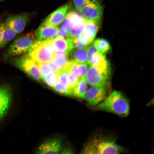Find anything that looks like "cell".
I'll list each match as a JSON object with an SVG mask.
<instances>
[{"mask_svg":"<svg viewBox=\"0 0 154 154\" xmlns=\"http://www.w3.org/2000/svg\"><path fill=\"white\" fill-rule=\"evenodd\" d=\"M124 149L118 145L116 139L110 136L97 135L86 144L82 151L86 154H119Z\"/></svg>","mask_w":154,"mask_h":154,"instance_id":"1","label":"cell"},{"mask_svg":"<svg viewBox=\"0 0 154 154\" xmlns=\"http://www.w3.org/2000/svg\"><path fill=\"white\" fill-rule=\"evenodd\" d=\"M95 109L125 117L127 116L129 113V102L122 93L120 91H114L98 104Z\"/></svg>","mask_w":154,"mask_h":154,"instance_id":"2","label":"cell"},{"mask_svg":"<svg viewBox=\"0 0 154 154\" xmlns=\"http://www.w3.org/2000/svg\"><path fill=\"white\" fill-rule=\"evenodd\" d=\"M53 39L37 40L25 56L31 58L37 63H49L55 57L56 50L53 44Z\"/></svg>","mask_w":154,"mask_h":154,"instance_id":"3","label":"cell"},{"mask_svg":"<svg viewBox=\"0 0 154 154\" xmlns=\"http://www.w3.org/2000/svg\"><path fill=\"white\" fill-rule=\"evenodd\" d=\"M37 40L35 33L33 32L18 36L8 48L6 56L9 57L26 53Z\"/></svg>","mask_w":154,"mask_h":154,"instance_id":"4","label":"cell"},{"mask_svg":"<svg viewBox=\"0 0 154 154\" xmlns=\"http://www.w3.org/2000/svg\"><path fill=\"white\" fill-rule=\"evenodd\" d=\"M17 67L34 80H42V75L37 63L29 57L24 56L16 59L14 62Z\"/></svg>","mask_w":154,"mask_h":154,"instance_id":"5","label":"cell"},{"mask_svg":"<svg viewBox=\"0 0 154 154\" xmlns=\"http://www.w3.org/2000/svg\"><path fill=\"white\" fill-rule=\"evenodd\" d=\"M103 11L102 6L99 0L85 5L79 11L85 20L99 22Z\"/></svg>","mask_w":154,"mask_h":154,"instance_id":"6","label":"cell"},{"mask_svg":"<svg viewBox=\"0 0 154 154\" xmlns=\"http://www.w3.org/2000/svg\"><path fill=\"white\" fill-rule=\"evenodd\" d=\"M110 76L102 72L95 67L90 66L85 79L86 83L92 86H102L108 85Z\"/></svg>","mask_w":154,"mask_h":154,"instance_id":"7","label":"cell"},{"mask_svg":"<svg viewBox=\"0 0 154 154\" xmlns=\"http://www.w3.org/2000/svg\"><path fill=\"white\" fill-rule=\"evenodd\" d=\"M30 18L28 13L11 15L6 18L4 23L17 34L23 31Z\"/></svg>","mask_w":154,"mask_h":154,"instance_id":"8","label":"cell"},{"mask_svg":"<svg viewBox=\"0 0 154 154\" xmlns=\"http://www.w3.org/2000/svg\"><path fill=\"white\" fill-rule=\"evenodd\" d=\"M108 89V85L102 86H92L87 90L85 99L90 105L96 106L106 98Z\"/></svg>","mask_w":154,"mask_h":154,"instance_id":"9","label":"cell"},{"mask_svg":"<svg viewBox=\"0 0 154 154\" xmlns=\"http://www.w3.org/2000/svg\"><path fill=\"white\" fill-rule=\"evenodd\" d=\"M13 95L10 88L0 86V121L7 115L11 106Z\"/></svg>","mask_w":154,"mask_h":154,"instance_id":"10","label":"cell"},{"mask_svg":"<svg viewBox=\"0 0 154 154\" xmlns=\"http://www.w3.org/2000/svg\"><path fill=\"white\" fill-rule=\"evenodd\" d=\"M63 147L60 140L51 138L44 141L38 147L36 151L37 154L60 153Z\"/></svg>","mask_w":154,"mask_h":154,"instance_id":"11","label":"cell"},{"mask_svg":"<svg viewBox=\"0 0 154 154\" xmlns=\"http://www.w3.org/2000/svg\"><path fill=\"white\" fill-rule=\"evenodd\" d=\"M58 29L57 26L43 22L35 33V35L37 40L52 39L56 37Z\"/></svg>","mask_w":154,"mask_h":154,"instance_id":"12","label":"cell"},{"mask_svg":"<svg viewBox=\"0 0 154 154\" xmlns=\"http://www.w3.org/2000/svg\"><path fill=\"white\" fill-rule=\"evenodd\" d=\"M69 8L70 6L68 4L60 7L49 15L43 23L57 26L66 17Z\"/></svg>","mask_w":154,"mask_h":154,"instance_id":"13","label":"cell"},{"mask_svg":"<svg viewBox=\"0 0 154 154\" xmlns=\"http://www.w3.org/2000/svg\"><path fill=\"white\" fill-rule=\"evenodd\" d=\"M85 21V19L81 14L71 11L68 13L60 23V27L69 31L75 26Z\"/></svg>","mask_w":154,"mask_h":154,"instance_id":"14","label":"cell"},{"mask_svg":"<svg viewBox=\"0 0 154 154\" xmlns=\"http://www.w3.org/2000/svg\"><path fill=\"white\" fill-rule=\"evenodd\" d=\"M90 66H94L102 72L110 75V64L105 54L97 51L93 55Z\"/></svg>","mask_w":154,"mask_h":154,"instance_id":"15","label":"cell"},{"mask_svg":"<svg viewBox=\"0 0 154 154\" xmlns=\"http://www.w3.org/2000/svg\"><path fill=\"white\" fill-rule=\"evenodd\" d=\"M99 21L85 20L84 26L82 36L89 45L94 39L99 31Z\"/></svg>","mask_w":154,"mask_h":154,"instance_id":"16","label":"cell"},{"mask_svg":"<svg viewBox=\"0 0 154 154\" xmlns=\"http://www.w3.org/2000/svg\"><path fill=\"white\" fill-rule=\"evenodd\" d=\"M53 42L56 50L70 52L74 48L73 40L70 38L56 37L53 39Z\"/></svg>","mask_w":154,"mask_h":154,"instance_id":"17","label":"cell"},{"mask_svg":"<svg viewBox=\"0 0 154 154\" xmlns=\"http://www.w3.org/2000/svg\"><path fill=\"white\" fill-rule=\"evenodd\" d=\"M87 47L73 49L69 53V55L71 57V60L79 63H86Z\"/></svg>","mask_w":154,"mask_h":154,"instance_id":"18","label":"cell"},{"mask_svg":"<svg viewBox=\"0 0 154 154\" xmlns=\"http://www.w3.org/2000/svg\"><path fill=\"white\" fill-rule=\"evenodd\" d=\"M87 90V83L85 77H81L78 84L73 88L72 95L82 99H85Z\"/></svg>","mask_w":154,"mask_h":154,"instance_id":"19","label":"cell"},{"mask_svg":"<svg viewBox=\"0 0 154 154\" xmlns=\"http://www.w3.org/2000/svg\"><path fill=\"white\" fill-rule=\"evenodd\" d=\"M16 34L13 30L4 22L1 48L4 47L7 44L13 40L16 37Z\"/></svg>","mask_w":154,"mask_h":154,"instance_id":"20","label":"cell"},{"mask_svg":"<svg viewBox=\"0 0 154 154\" xmlns=\"http://www.w3.org/2000/svg\"><path fill=\"white\" fill-rule=\"evenodd\" d=\"M70 60L69 54L60 57H54L48 64L52 71L57 72L64 67Z\"/></svg>","mask_w":154,"mask_h":154,"instance_id":"21","label":"cell"},{"mask_svg":"<svg viewBox=\"0 0 154 154\" xmlns=\"http://www.w3.org/2000/svg\"><path fill=\"white\" fill-rule=\"evenodd\" d=\"M93 44L98 51L103 54L108 52L111 49L109 43L104 38L97 39L94 41Z\"/></svg>","mask_w":154,"mask_h":154,"instance_id":"22","label":"cell"},{"mask_svg":"<svg viewBox=\"0 0 154 154\" xmlns=\"http://www.w3.org/2000/svg\"><path fill=\"white\" fill-rule=\"evenodd\" d=\"M56 72L58 82L69 88L68 72L65 66L60 69Z\"/></svg>","mask_w":154,"mask_h":154,"instance_id":"23","label":"cell"},{"mask_svg":"<svg viewBox=\"0 0 154 154\" xmlns=\"http://www.w3.org/2000/svg\"><path fill=\"white\" fill-rule=\"evenodd\" d=\"M42 80L47 85L52 88L58 81L56 72L51 71L42 77Z\"/></svg>","mask_w":154,"mask_h":154,"instance_id":"24","label":"cell"},{"mask_svg":"<svg viewBox=\"0 0 154 154\" xmlns=\"http://www.w3.org/2000/svg\"><path fill=\"white\" fill-rule=\"evenodd\" d=\"M85 22L75 26L69 31L70 38L72 39L77 38L82 35L84 28Z\"/></svg>","mask_w":154,"mask_h":154,"instance_id":"25","label":"cell"},{"mask_svg":"<svg viewBox=\"0 0 154 154\" xmlns=\"http://www.w3.org/2000/svg\"><path fill=\"white\" fill-rule=\"evenodd\" d=\"M52 88L54 91L61 94L66 96L72 95V89L67 87L59 82L56 83Z\"/></svg>","mask_w":154,"mask_h":154,"instance_id":"26","label":"cell"},{"mask_svg":"<svg viewBox=\"0 0 154 154\" xmlns=\"http://www.w3.org/2000/svg\"><path fill=\"white\" fill-rule=\"evenodd\" d=\"M98 50L93 44L87 47V63L89 66H90L92 60V57L94 54Z\"/></svg>","mask_w":154,"mask_h":154,"instance_id":"27","label":"cell"},{"mask_svg":"<svg viewBox=\"0 0 154 154\" xmlns=\"http://www.w3.org/2000/svg\"><path fill=\"white\" fill-rule=\"evenodd\" d=\"M36 63L41 73L42 77L51 71H52L48 64H47Z\"/></svg>","mask_w":154,"mask_h":154,"instance_id":"28","label":"cell"},{"mask_svg":"<svg viewBox=\"0 0 154 154\" xmlns=\"http://www.w3.org/2000/svg\"><path fill=\"white\" fill-rule=\"evenodd\" d=\"M69 77V88L73 89L80 79L75 77L70 72L68 71Z\"/></svg>","mask_w":154,"mask_h":154,"instance_id":"29","label":"cell"},{"mask_svg":"<svg viewBox=\"0 0 154 154\" xmlns=\"http://www.w3.org/2000/svg\"><path fill=\"white\" fill-rule=\"evenodd\" d=\"M98 0H73L75 7L78 11L85 5Z\"/></svg>","mask_w":154,"mask_h":154,"instance_id":"30","label":"cell"},{"mask_svg":"<svg viewBox=\"0 0 154 154\" xmlns=\"http://www.w3.org/2000/svg\"><path fill=\"white\" fill-rule=\"evenodd\" d=\"M64 38H70L69 31L61 27L58 28L57 36Z\"/></svg>","mask_w":154,"mask_h":154,"instance_id":"31","label":"cell"},{"mask_svg":"<svg viewBox=\"0 0 154 154\" xmlns=\"http://www.w3.org/2000/svg\"><path fill=\"white\" fill-rule=\"evenodd\" d=\"M88 65L86 63L80 64L81 77H85L88 71Z\"/></svg>","mask_w":154,"mask_h":154,"instance_id":"32","label":"cell"},{"mask_svg":"<svg viewBox=\"0 0 154 154\" xmlns=\"http://www.w3.org/2000/svg\"><path fill=\"white\" fill-rule=\"evenodd\" d=\"M69 52L66 51H60L56 50L55 52V57H60L68 55Z\"/></svg>","mask_w":154,"mask_h":154,"instance_id":"33","label":"cell"},{"mask_svg":"<svg viewBox=\"0 0 154 154\" xmlns=\"http://www.w3.org/2000/svg\"><path fill=\"white\" fill-rule=\"evenodd\" d=\"M74 151L72 149L69 147H63L60 153L61 154H73L74 153Z\"/></svg>","mask_w":154,"mask_h":154,"instance_id":"34","label":"cell"},{"mask_svg":"<svg viewBox=\"0 0 154 154\" xmlns=\"http://www.w3.org/2000/svg\"><path fill=\"white\" fill-rule=\"evenodd\" d=\"M3 23V22H2L0 21V48H1V45L2 40V32Z\"/></svg>","mask_w":154,"mask_h":154,"instance_id":"35","label":"cell"},{"mask_svg":"<svg viewBox=\"0 0 154 154\" xmlns=\"http://www.w3.org/2000/svg\"><path fill=\"white\" fill-rule=\"evenodd\" d=\"M1 0H0V1H1Z\"/></svg>","mask_w":154,"mask_h":154,"instance_id":"36","label":"cell"}]
</instances>
